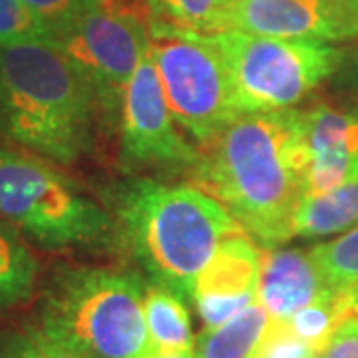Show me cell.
I'll return each mask as SVG.
<instances>
[{
    "mask_svg": "<svg viewBox=\"0 0 358 358\" xmlns=\"http://www.w3.org/2000/svg\"><path fill=\"white\" fill-rule=\"evenodd\" d=\"M303 178L299 110L239 114L193 166L195 187L223 205L263 247L293 239Z\"/></svg>",
    "mask_w": 358,
    "mask_h": 358,
    "instance_id": "obj_1",
    "label": "cell"
},
{
    "mask_svg": "<svg viewBox=\"0 0 358 358\" xmlns=\"http://www.w3.org/2000/svg\"><path fill=\"white\" fill-rule=\"evenodd\" d=\"M100 106L84 74L50 40L0 48V136L70 166L94 148Z\"/></svg>",
    "mask_w": 358,
    "mask_h": 358,
    "instance_id": "obj_2",
    "label": "cell"
},
{
    "mask_svg": "<svg viewBox=\"0 0 358 358\" xmlns=\"http://www.w3.org/2000/svg\"><path fill=\"white\" fill-rule=\"evenodd\" d=\"M115 231L145 275L183 301L225 237L241 231L229 211L195 185L129 179L114 192Z\"/></svg>",
    "mask_w": 358,
    "mask_h": 358,
    "instance_id": "obj_3",
    "label": "cell"
},
{
    "mask_svg": "<svg viewBox=\"0 0 358 358\" xmlns=\"http://www.w3.org/2000/svg\"><path fill=\"white\" fill-rule=\"evenodd\" d=\"M145 285L138 273L60 268L40 299L38 327L88 358H148L154 346L143 315Z\"/></svg>",
    "mask_w": 358,
    "mask_h": 358,
    "instance_id": "obj_4",
    "label": "cell"
},
{
    "mask_svg": "<svg viewBox=\"0 0 358 358\" xmlns=\"http://www.w3.org/2000/svg\"><path fill=\"white\" fill-rule=\"evenodd\" d=\"M0 219L44 249H96L115 223L46 159L0 145Z\"/></svg>",
    "mask_w": 358,
    "mask_h": 358,
    "instance_id": "obj_5",
    "label": "cell"
},
{
    "mask_svg": "<svg viewBox=\"0 0 358 358\" xmlns=\"http://www.w3.org/2000/svg\"><path fill=\"white\" fill-rule=\"evenodd\" d=\"M207 36L227 66L239 114L293 110L343 62V52L324 42L273 38L241 30Z\"/></svg>",
    "mask_w": 358,
    "mask_h": 358,
    "instance_id": "obj_6",
    "label": "cell"
},
{
    "mask_svg": "<svg viewBox=\"0 0 358 358\" xmlns=\"http://www.w3.org/2000/svg\"><path fill=\"white\" fill-rule=\"evenodd\" d=\"M150 56L178 126L205 148L239 115L227 66L207 34L152 22Z\"/></svg>",
    "mask_w": 358,
    "mask_h": 358,
    "instance_id": "obj_7",
    "label": "cell"
},
{
    "mask_svg": "<svg viewBox=\"0 0 358 358\" xmlns=\"http://www.w3.org/2000/svg\"><path fill=\"white\" fill-rule=\"evenodd\" d=\"M148 0H90L58 46L84 74L103 115L122 108L126 86L150 50Z\"/></svg>",
    "mask_w": 358,
    "mask_h": 358,
    "instance_id": "obj_8",
    "label": "cell"
},
{
    "mask_svg": "<svg viewBox=\"0 0 358 358\" xmlns=\"http://www.w3.org/2000/svg\"><path fill=\"white\" fill-rule=\"evenodd\" d=\"M122 159L138 167H193L199 152L183 138L169 110L150 52L126 86L120 108Z\"/></svg>",
    "mask_w": 358,
    "mask_h": 358,
    "instance_id": "obj_9",
    "label": "cell"
},
{
    "mask_svg": "<svg viewBox=\"0 0 358 358\" xmlns=\"http://www.w3.org/2000/svg\"><path fill=\"white\" fill-rule=\"evenodd\" d=\"M227 30L310 42L358 38V0H231Z\"/></svg>",
    "mask_w": 358,
    "mask_h": 358,
    "instance_id": "obj_10",
    "label": "cell"
},
{
    "mask_svg": "<svg viewBox=\"0 0 358 358\" xmlns=\"http://www.w3.org/2000/svg\"><path fill=\"white\" fill-rule=\"evenodd\" d=\"M261 255L243 229L225 237L197 277L192 301L205 329H215L257 303Z\"/></svg>",
    "mask_w": 358,
    "mask_h": 358,
    "instance_id": "obj_11",
    "label": "cell"
},
{
    "mask_svg": "<svg viewBox=\"0 0 358 358\" xmlns=\"http://www.w3.org/2000/svg\"><path fill=\"white\" fill-rule=\"evenodd\" d=\"M299 128L305 154V195L358 181V114L319 103L299 110Z\"/></svg>",
    "mask_w": 358,
    "mask_h": 358,
    "instance_id": "obj_12",
    "label": "cell"
},
{
    "mask_svg": "<svg viewBox=\"0 0 358 358\" xmlns=\"http://www.w3.org/2000/svg\"><path fill=\"white\" fill-rule=\"evenodd\" d=\"M313 257L303 249L265 247L257 285V303L271 319L287 320L331 291Z\"/></svg>",
    "mask_w": 358,
    "mask_h": 358,
    "instance_id": "obj_13",
    "label": "cell"
},
{
    "mask_svg": "<svg viewBox=\"0 0 358 358\" xmlns=\"http://www.w3.org/2000/svg\"><path fill=\"white\" fill-rule=\"evenodd\" d=\"M358 225V181L327 193L303 195L293 215V237L341 235Z\"/></svg>",
    "mask_w": 358,
    "mask_h": 358,
    "instance_id": "obj_14",
    "label": "cell"
},
{
    "mask_svg": "<svg viewBox=\"0 0 358 358\" xmlns=\"http://www.w3.org/2000/svg\"><path fill=\"white\" fill-rule=\"evenodd\" d=\"M143 315L148 334L154 350L159 352H193V336L189 310L185 301L169 289L152 282L145 285Z\"/></svg>",
    "mask_w": 358,
    "mask_h": 358,
    "instance_id": "obj_15",
    "label": "cell"
},
{
    "mask_svg": "<svg viewBox=\"0 0 358 358\" xmlns=\"http://www.w3.org/2000/svg\"><path fill=\"white\" fill-rule=\"evenodd\" d=\"M271 317L259 303L243 308L239 315L215 329H203L195 338V358H251Z\"/></svg>",
    "mask_w": 358,
    "mask_h": 358,
    "instance_id": "obj_16",
    "label": "cell"
},
{
    "mask_svg": "<svg viewBox=\"0 0 358 358\" xmlns=\"http://www.w3.org/2000/svg\"><path fill=\"white\" fill-rule=\"evenodd\" d=\"M40 265L20 233L0 219V310L26 303L36 289Z\"/></svg>",
    "mask_w": 358,
    "mask_h": 358,
    "instance_id": "obj_17",
    "label": "cell"
},
{
    "mask_svg": "<svg viewBox=\"0 0 358 358\" xmlns=\"http://www.w3.org/2000/svg\"><path fill=\"white\" fill-rule=\"evenodd\" d=\"M148 4L155 24L197 34H217L227 30L231 0H148Z\"/></svg>",
    "mask_w": 358,
    "mask_h": 358,
    "instance_id": "obj_18",
    "label": "cell"
},
{
    "mask_svg": "<svg viewBox=\"0 0 358 358\" xmlns=\"http://www.w3.org/2000/svg\"><path fill=\"white\" fill-rule=\"evenodd\" d=\"M350 315L345 293L341 289H331L313 301L310 305L296 310L287 324L301 341H305L317 355L327 346L331 336L341 324V320Z\"/></svg>",
    "mask_w": 358,
    "mask_h": 358,
    "instance_id": "obj_19",
    "label": "cell"
},
{
    "mask_svg": "<svg viewBox=\"0 0 358 358\" xmlns=\"http://www.w3.org/2000/svg\"><path fill=\"white\" fill-rule=\"evenodd\" d=\"M308 253L329 287L350 289L358 285V225Z\"/></svg>",
    "mask_w": 358,
    "mask_h": 358,
    "instance_id": "obj_20",
    "label": "cell"
},
{
    "mask_svg": "<svg viewBox=\"0 0 358 358\" xmlns=\"http://www.w3.org/2000/svg\"><path fill=\"white\" fill-rule=\"evenodd\" d=\"M0 358H88L64 345L40 327H24L0 333Z\"/></svg>",
    "mask_w": 358,
    "mask_h": 358,
    "instance_id": "obj_21",
    "label": "cell"
},
{
    "mask_svg": "<svg viewBox=\"0 0 358 358\" xmlns=\"http://www.w3.org/2000/svg\"><path fill=\"white\" fill-rule=\"evenodd\" d=\"M46 40L60 42L76 24L90 0H22Z\"/></svg>",
    "mask_w": 358,
    "mask_h": 358,
    "instance_id": "obj_22",
    "label": "cell"
},
{
    "mask_svg": "<svg viewBox=\"0 0 358 358\" xmlns=\"http://www.w3.org/2000/svg\"><path fill=\"white\" fill-rule=\"evenodd\" d=\"M251 358H317V352L291 331L287 320L271 319Z\"/></svg>",
    "mask_w": 358,
    "mask_h": 358,
    "instance_id": "obj_23",
    "label": "cell"
},
{
    "mask_svg": "<svg viewBox=\"0 0 358 358\" xmlns=\"http://www.w3.org/2000/svg\"><path fill=\"white\" fill-rule=\"evenodd\" d=\"M46 40L22 0H0V48L18 42Z\"/></svg>",
    "mask_w": 358,
    "mask_h": 358,
    "instance_id": "obj_24",
    "label": "cell"
},
{
    "mask_svg": "<svg viewBox=\"0 0 358 358\" xmlns=\"http://www.w3.org/2000/svg\"><path fill=\"white\" fill-rule=\"evenodd\" d=\"M317 358H358V319L355 315L341 320Z\"/></svg>",
    "mask_w": 358,
    "mask_h": 358,
    "instance_id": "obj_25",
    "label": "cell"
},
{
    "mask_svg": "<svg viewBox=\"0 0 358 358\" xmlns=\"http://www.w3.org/2000/svg\"><path fill=\"white\" fill-rule=\"evenodd\" d=\"M345 293L346 305H348V310L350 315H355L358 319V285L357 287H350V289H341Z\"/></svg>",
    "mask_w": 358,
    "mask_h": 358,
    "instance_id": "obj_26",
    "label": "cell"
},
{
    "mask_svg": "<svg viewBox=\"0 0 358 358\" xmlns=\"http://www.w3.org/2000/svg\"><path fill=\"white\" fill-rule=\"evenodd\" d=\"M148 358H195L193 352H159V350H154Z\"/></svg>",
    "mask_w": 358,
    "mask_h": 358,
    "instance_id": "obj_27",
    "label": "cell"
}]
</instances>
